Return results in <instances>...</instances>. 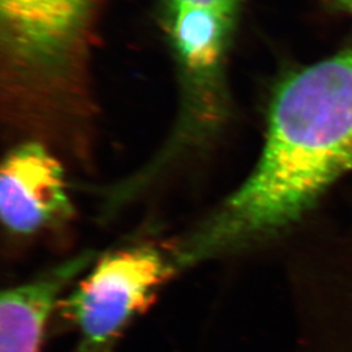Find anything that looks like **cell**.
Masks as SVG:
<instances>
[{
    "label": "cell",
    "instance_id": "1",
    "mask_svg": "<svg viewBox=\"0 0 352 352\" xmlns=\"http://www.w3.org/2000/svg\"><path fill=\"white\" fill-rule=\"evenodd\" d=\"M350 171L352 47L279 85L260 162L213 217L173 248L179 270L292 226Z\"/></svg>",
    "mask_w": 352,
    "mask_h": 352
},
{
    "label": "cell",
    "instance_id": "2",
    "mask_svg": "<svg viewBox=\"0 0 352 352\" xmlns=\"http://www.w3.org/2000/svg\"><path fill=\"white\" fill-rule=\"evenodd\" d=\"M179 273L173 252L138 245L107 253L58 304L78 340L74 352H109L126 327Z\"/></svg>",
    "mask_w": 352,
    "mask_h": 352
},
{
    "label": "cell",
    "instance_id": "3",
    "mask_svg": "<svg viewBox=\"0 0 352 352\" xmlns=\"http://www.w3.org/2000/svg\"><path fill=\"white\" fill-rule=\"evenodd\" d=\"M0 175L1 221L14 234H33L71 213L63 168L43 146L16 148Z\"/></svg>",
    "mask_w": 352,
    "mask_h": 352
},
{
    "label": "cell",
    "instance_id": "4",
    "mask_svg": "<svg viewBox=\"0 0 352 352\" xmlns=\"http://www.w3.org/2000/svg\"><path fill=\"white\" fill-rule=\"evenodd\" d=\"M93 260L91 252L81 253L4 289L0 299V352H39L64 289L88 272Z\"/></svg>",
    "mask_w": 352,
    "mask_h": 352
},
{
    "label": "cell",
    "instance_id": "5",
    "mask_svg": "<svg viewBox=\"0 0 352 352\" xmlns=\"http://www.w3.org/2000/svg\"><path fill=\"white\" fill-rule=\"evenodd\" d=\"M91 0H0L4 41L21 58L50 60L81 29Z\"/></svg>",
    "mask_w": 352,
    "mask_h": 352
},
{
    "label": "cell",
    "instance_id": "6",
    "mask_svg": "<svg viewBox=\"0 0 352 352\" xmlns=\"http://www.w3.org/2000/svg\"><path fill=\"white\" fill-rule=\"evenodd\" d=\"M308 277V352H352V252L324 254Z\"/></svg>",
    "mask_w": 352,
    "mask_h": 352
},
{
    "label": "cell",
    "instance_id": "7",
    "mask_svg": "<svg viewBox=\"0 0 352 352\" xmlns=\"http://www.w3.org/2000/svg\"><path fill=\"white\" fill-rule=\"evenodd\" d=\"M231 16L205 7L175 10L174 37L183 59L193 69L217 63L223 49Z\"/></svg>",
    "mask_w": 352,
    "mask_h": 352
},
{
    "label": "cell",
    "instance_id": "8",
    "mask_svg": "<svg viewBox=\"0 0 352 352\" xmlns=\"http://www.w3.org/2000/svg\"><path fill=\"white\" fill-rule=\"evenodd\" d=\"M171 3L175 10L182 7H205L231 16L238 0H171Z\"/></svg>",
    "mask_w": 352,
    "mask_h": 352
},
{
    "label": "cell",
    "instance_id": "9",
    "mask_svg": "<svg viewBox=\"0 0 352 352\" xmlns=\"http://www.w3.org/2000/svg\"><path fill=\"white\" fill-rule=\"evenodd\" d=\"M333 1L352 16V0H333Z\"/></svg>",
    "mask_w": 352,
    "mask_h": 352
}]
</instances>
